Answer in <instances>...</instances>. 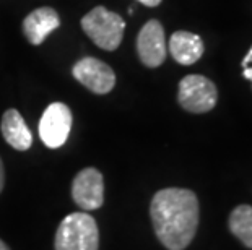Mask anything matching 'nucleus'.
Returning a JSON list of instances; mask_svg holds the SVG:
<instances>
[{"label": "nucleus", "mask_w": 252, "mask_h": 250, "mask_svg": "<svg viewBox=\"0 0 252 250\" xmlns=\"http://www.w3.org/2000/svg\"><path fill=\"white\" fill-rule=\"evenodd\" d=\"M229 229L246 247L252 249V206H236L229 215Z\"/></svg>", "instance_id": "nucleus-12"}, {"label": "nucleus", "mask_w": 252, "mask_h": 250, "mask_svg": "<svg viewBox=\"0 0 252 250\" xmlns=\"http://www.w3.org/2000/svg\"><path fill=\"white\" fill-rule=\"evenodd\" d=\"M243 73H244V78L249 80L252 83V47L248 51V54L243 58Z\"/></svg>", "instance_id": "nucleus-13"}, {"label": "nucleus", "mask_w": 252, "mask_h": 250, "mask_svg": "<svg viewBox=\"0 0 252 250\" xmlns=\"http://www.w3.org/2000/svg\"><path fill=\"white\" fill-rule=\"evenodd\" d=\"M72 129V112L63 103L47 106L39 122V137L47 148H61Z\"/></svg>", "instance_id": "nucleus-5"}, {"label": "nucleus", "mask_w": 252, "mask_h": 250, "mask_svg": "<svg viewBox=\"0 0 252 250\" xmlns=\"http://www.w3.org/2000/svg\"><path fill=\"white\" fill-rule=\"evenodd\" d=\"M0 250H10L7 246H5V242H2V241H0Z\"/></svg>", "instance_id": "nucleus-16"}, {"label": "nucleus", "mask_w": 252, "mask_h": 250, "mask_svg": "<svg viewBox=\"0 0 252 250\" xmlns=\"http://www.w3.org/2000/svg\"><path fill=\"white\" fill-rule=\"evenodd\" d=\"M73 201L82 210H98L104 203L103 174L94 167L80 171L72 184Z\"/></svg>", "instance_id": "nucleus-7"}, {"label": "nucleus", "mask_w": 252, "mask_h": 250, "mask_svg": "<svg viewBox=\"0 0 252 250\" xmlns=\"http://www.w3.org/2000/svg\"><path fill=\"white\" fill-rule=\"evenodd\" d=\"M73 77L96 94H108L116 84V75L108 63L94 57H83L73 65Z\"/></svg>", "instance_id": "nucleus-6"}, {"label": "nucleus", "mask_w": 252, "mask_h": 250, "mask_svg": "<svg viewBox=\"0 0 252 250\" xmlns=\"http://www.w3.org/2000/svg\"><path fill=\"white\" fill-rule=\"evenodd\" d=\"M137 2L147 5V7H158V5L161 3V0H137Z\"/></svg>", "instance_id": "nucleus-14"}, {"label": "nucleus", "mask_w": 252, "mask_h": 250, "mask_svg": "<svg viewBox=\"0 0 252 250\" xmlns=\"http://www.w3.org/2000/svg\"><path fill=\"white\" fill-rule=\"evenodd\" d=\"M59 26H61V18L56 10L51 7H41L25 18L23 33L31 44L39 46Z\"/></svg>", "instance_id": "nucleus-9"}, {"label": "nucleus", "mask_w": 252, "mask_h": 250, "mask_svg": "<svg viewBox=\"0 0 252 250\" xmlns=\"http://www.w3.org/2000/svg\"><path fill=\"white\" fill-rule=\"evenodd\" d=\"M137 52L143 65L150 68L159 67L164 62L166 54H168L166 36L158 20H150L140 29L137 38Z\"/></svg>", "instance_id": "nucleus-8"}, {"label": "nucleus", "mask_w": 252, "mask_h": 250, "mask_svg": "<svg viewBox=\"0 0 252 250\" xmlns=\"http://www.w3.org/2000/svg\"><path fill=\"white\" fill-rule=\"evenodd\" d=\"M2 135L10 146L18 151L30 150L33 145V135L25 124L17 109H8L2 117Z\"/></svg>", "instance_id": "nucleus-11"}, {"label": "nucleus", "mask_w": 252, "mask_h": 250, "mask_svg": "<svg viewBox=\"0 0 252 250\" xmlns=\"http://www.w3.org/2000/svg\"><path fill=\"white\" fill-rule=\"evenodd\" d=\"M99 231L94 218L88 213H72L59 224L56 250H98Z\"/></svg>", "instance_id": "nucleus-2"}, {"label": "nucleus", "mask_w": 252, "mask_h": 250, "mask_svg": "<svg viewBox=\"0 0 252 250\" xmlns=\"http://www.w3.org/2000/svg\"><path fill=\"white\" fill-rule=\"evenodd\" d=\"M150 215L159 242L168 250H184L197 232V196L187 189H163L155 194Z\"/></svg>", "instance_id": "nucleus-1"}, {"label": "nucleus", "mask_w": 252, "mask_h": 250, "mask_svg": "<svg viewBox=\"0 0 252 250\" xmlns=\"http://www.w3.org/2000/svg\"><path fill=\"white\" fill-rule=\"evenodd\" d=\"M85 34L104 51H116L124 38L126 21L104 7H96L82 18Z\"/></svg>", "instance_id": "nucleus-3"}, {"label": "nucleus", "mask_w": 252, "mask_h": 250, "mask_svg": "<svg viewBox=\"0 0 252 250\" xmlns=\"http://www.w3.org/2000/svg\"><path fill=\"white\" fill-rule=\"evenodd\" d=\"M3 182H5V172H3L2 159H0V192H2V189H3Z\"/></svg>", "instance_id": "nucleus-15"}, {"label": "nucleus", "mask_w": 252, "mask_h": 250, "mask_svg": "<svg viewBox=\"0 0 252 250\" xmlns=\"http://www.w3.org/2000/svg\"><path fill=\"white\" fill-rule=\"evenodd\" d=\"M169 52L181 65H192L203 54V42L189 31H176L169 39Z\"/></svg>", "instance_id": "nucleus-10"}, {"label": "nucleus", "mask_w": 252, "mask_h": 250, "mask_svg": "<svg viewBox=\"0 0 252 250\" xmlns=\"http://www.w3.org/2000/svg\"><path fill=\"white\" fill-rule=\"evenodd\" d=\"M178 99L182 109L194 114L208 112L215 108L218 91L215 83L202 75H187L181 80Z\"/></svg>", "instance_id": "nucleus-4"}]
</instances>
